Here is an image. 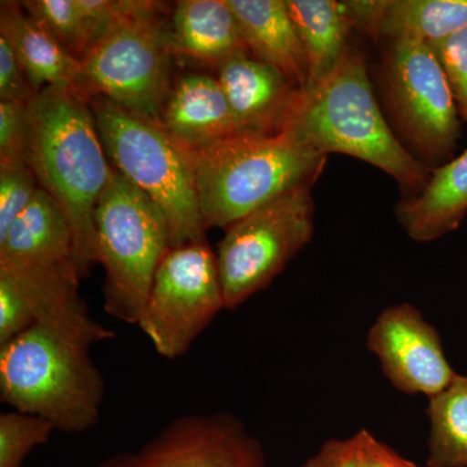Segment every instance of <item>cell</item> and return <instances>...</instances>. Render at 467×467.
I'll return each instance as SVG.
<instances>
[{
    "label": "cell",
    "mask_w": 467,
    "mask_h": 467,
    "mask_svg": "<svg viewBox=\"0 0 467 467\" xmlns=\"http://www.w3.org/2000/svg\"><path fill=\"white\" fill-rule=\"evenodd\" d=\"M368 34L434 46L467 27V0H370Z\"/></svg>",
    "instance_id": "20"
},
{
    "label": "cell",
    "mask_w": 467,
    "mask_h": 467,
    "mask_svg": "<svg viewBox=\"0 0 467 467\" xmlns=\"http://www.w3.org/2000/svg\"><path fill=\"white\" fill-rule=\"evenodd\" d=\"M431 47L450 82L460 119L467 122V27Z\"/></svg>",
    "instance_id": "27"
},
{
    "label": "cell",
    "mask_w": 467,
    "mask_h": 467,
    "mask_svg": "<svg viewBox=\"0 0 467 467\" xmlns=\"http://www.w3.org/2000/svg\"><path fill=\"white\" fill-rule=\"evenodd\" d=\"M73 261L50 266H0V344L78 296Z\"/></svg>",
    "instance_id": "15"
},
{
    "label": "cell",
    "mask_w": 467,
    "mask_h": 467,
    "mask_svg": "<svg viewBox=\"0 0 467 467\" xmlns=\"http://www.w3.org/2000/svg\"><path fill=\"white\" fill-rule=\"evenodd\" d=\"M160 126L186 150L207 149L242 131L217 77L205 73L175 79Z\"/></svg>",
    "instance_id": "14"
},
{
    "label": "cell",
    "mask_w": 467,
    "mask_h": 467,
    "mask_svg": "<svg viewBox=\"0 0 467 467\" xmlns=\"http://www.w3.org/2000/svg\"><path fill=\"white\" fill-rule=\"evenodd\" d=\"M115 337L79 295L73 297L0 344V400L45 418L64 434L90 431L99 423L106 395L91 349Z\"/></svg>",
    "instance_id": "1"
},
{
    "label": "cell",
    "mask_w": 467,
    "mask_h": 467,
    "mask_svg": "<svg viewBox=\"0 0 467 467\" xmlns=\"http://www.w3.org/2000/svg\"><path fill=\"white\" fill-rule=\"evenodd\" d=\"M430 467H467V374L429 399Z\"/></svg>",
    "instance_id": "23"
},
{
    "label": "cell",
    "mask_w": 467,
    "mask_h": 467,
    "mask_svg": "<svg viewBox=\"0 0 467 467\" xmlns=\"http://www.w3.org/2000/svg\"><path fill=\"white\" fill-rule=\"evenodd\" d=\"M395 214L409 238L420 243L459 229L467 214V149L434 169L422 192L399 202Z\"/></svg>",
    "instance_id": "19"
},
{
    "label": "cell",
    "mask_w": 467,
    "mask_h": 467,
    "mask_svg": "<svg viewBox=\"0 0 467 467\" xmlns=\"http://www.w3.org/2000/svg\"><path fill=\"white\" fill-rule=\"evenodd\" d=\"M27 104L0 100V160L23 158Z\"/></svg>",
    "instance_id": "29"
},
{
    "label": "cell",
    "mask_w": 467,
    "mask_h": 467,
    "mask_svg": "<svg viewBox=\"0 0 467 467\" xmlns=\"http://www.w3.org/2000/svg\"><path fill=\"white\" fill-rule=\"evenodd\" d=\"M98 467H267L260 441L226 411L175 418L142 448Z\"/></svg>",
    "instance_id": "11"
},
{
    "label": "cell",
    "mask_w": 467,
    "mask_h": 467,
    "mask_svg": "<svg viewBox=\"0 0 467 467\" xmlns=\"http://www.w3.org/2000/svg\"><path fill=\"white\" fill-rule=\"evenodd\" d=\"M36 95L11 45L0 36V100L27 104Z\"/></svg>",
    "instance_id": "28"
},
{
    "label": "cell",
    "mask_w": 467,
    "mask_h": 467,
    "mask_svg": "<svg viewBox=\"0 0 467 467\" xmlns=\"http://www.w3.org/2000/svg\"><path fill=\"white\" fill-rule=\"evenodd\" d=\"M57 431L45 418L23 411L0 414V467H24L34 448L50 441Z\"/></svg>",
    "instance_id": "25"
},
{
    "label": "cell",
    "mask_w": 467,
    "mask_h": 467,
    "mask_svg": "<svg viewBox=\"0 0 467 467\" xmlns=\"http://www.w3.org/2000/svg\"><path fill=\"white\" fill-rule=\"evenodd\" d=\"M38 189V181L26 160H0V235L7 232Z\"/></svg>",
    "instance_id": "26"
},
{
    "label": "cell",
    "mask_w": 467,
    "mask_h": 467,
    "mask_svg": "<svg viewBox=\"0 0 467 467\" xmlns=\"http://www.w3.org/2000/svg\"><path fill=\"white\" fill-rule=\"evenodd\" d=\"M248 52L306 90L308 61L285 0H227Z\"/></svg>",
    "instance_id": "17"
},
{
    "label": "cell",
    "mask_w": 467,
    "mask_h": 467,
    "mask_svg": "<svg viewBox=\"0 0 467 467\" xmlns=\"http://www.w3.org/2000/svg\"><path fill=\"white\" fill-rule=\"evenodd\" d=\"M0 36L11 45L36 94L46 88L77 90L79 61L48 36L20 2L0 3Z\"/></svg>",
    "instance_id": "21"
},
{
    "label": "cell",
    "mask_w": 467,
    "mask_h": 467,
    "mask_svg": "<svg viewBox=\"0 0 467 467\" xmlns=\"http://www.w3.org/2000/svg\"><path fill=\"white\" fill-rule=\"evenodd\" d=\"M290 129L322 155L343 153L380 169L404 198L422 192L431 175L392 130L370 84L367 58L350 46L324 81L303 90Z\"/></svg>",
    "instance_id": "3"
},
{
    "label": "cell",
    "mask_w": 467,
    "mask_h": 467,
    "mask_svg": "<svg viewBox=\"0 0 467 467\" xmlns=\"http://www.w3.org/2000/svg\"><path fill=\"white\" fill-rule=\"evenodd\" d=\"M112 167L155 202L167 220L171 247L205 242L192 160L161 126L106 98L88 99Z\"/></svg>",
    "instance_id": "6"
},
{
    "label": "cell",
    "mask_w": 467,
    "mask_h": 467,
    "mask_svg": "<svg viewBox=\"0 0 467 467\" xmlns=\"http://www.w3.org/2000/svg\"><path fill=\"white\" fill-rule=\"evenodd\" d=\"M168 39L174 58L214 70L230 57L248 52L227 0L175 3L169 16Z\"/></svg>",
    "instance_id": "16"
},
{
    "label": "cell",
    "mask_w": 467,
    "mask_h": 467,
    "mask_svg": "<svg viewBox=\"0 0 467 467\" xmlns=\"http://www.w3.org/2000/svg\"><path fill=\"white\" fill-rule=\"evenodd\" d=\"M308 61V86L315 88L330 75L349 48L356 29L346 2L285 0Z\"/></svg>",
    "instance_id": "22"
},
{
    "label": "cell",
    "mask_w": 467,
    "mask_h": 467,
    "mask_svg": "<svg viewBox=\"0 0 467 467\" xmlns=\"http://www.w3.org/2000/svg\"><path fill=\"white\" fill-rule=\"evenodd\" d=\"M23 159L69 218L73 263L86 278L97 264L95 209L113 173L88 98L73 88L39 91L27 104Z\"/></svg>",
    "instance_id": "2"
},
{
    "label": "cell",
    "mask_w": 467,
    "mask_h": 467,
    "mask_svg": "<svg viewBox=\"0 0 467 467\" xmlns=\"http://www.w3.org/2000/svg\"><path fill=\"white\" fill-rule=\"evenodd\" d=\"M216 256L226 309L272 284L315 232L312 186L292 190L225 230Z\"/></svg>",
    "instance_id": "9"
},
{
    "label": "cell",
    "mask_w": 467,
    "mask_h": 467,
    "mask_svg": "<svg viewBox=\"0 0 467 467\" xmlns=\"http://www.w3.org/2000/svg\"><path fill=\"white\" fill-rule=\"evenodd\" d=\"M73 254L75 234L69 218L42 187L0 235V266L57 265L73 261Z\"/></svg>",
    "instance_id": "18"
},
{
    "label": "cell",
    "mask_w": 467,
    "mask_h": 467,
    "mask_svg": "<svg viewBox=\"0 0 467 467\" xmlns=\"http://www.w3.org/2000/svg\"><path fill=\"white\" fill-rule=\"evenodd\" d=\"M367 342L398 391L431 399L457 377L438 331L411 304L387 306L371 325Z\"/></svg>",
    "instance_id": "12"
},
{
    "label": "cell",
    "mask_w": 467,
    "mask_h": 467,
    "mask_svg": "<svg viewBox=\"0 0 467 467\" xmlns=\"http://www.w3.org/2000/svg\"><path fill=\"white\" fill-rule=\"evenodd\" d=\"M301 467H361L358 434L348 439H331Z\"/></svg>",
    "instance_id": "30"
},
{
    "label": "cell",
    "mask_w": 467,
    "mask_h": 467,
    "mask_svg": "<svg viewBox=\"0 0 467 467\" xmlns=\"http://www.w3.org/2000/svg\"><path fill=\"white\" fill-rule=\"evenodd\" d=\"M94 221L97 264L106 273L104 310L138 325L159 264L171 247L167 220L146 192L113 168Z\"/></svg>",
    "instance_id": "7"
},
{
    "label": "cell",
    "mask_w": 467,
    "mask_h": 467,
    "mask_svg": "<svg viewBox=\"0 0 467 467\" xmlns=\"http://www.w3.org/2000/svg\"><path fill=\"white\" fill-rule=\"evenodd\" d=\"M379 78L386 115L405 149L432 171L451 161L461 137L460 115L431 46L389 42Z\"/></svg>",
    "instance_id": "8"
},
{
    "label": "cell",
    "mask_w": 467,
    "mask_h": 467,
    "mask_svg": "<svg viewBox=\"0 0 467 467\" xmlns=\"http://www.w3.org/2000/svg\"><path fill=\"white\" fill-rule=\"evenodd\" d=\"M226 309L217 256L207 241L169 248L156 270L138 327L160 356L186 355Z\"/></svg>",
    "instance_id": "10"
},
{
    "label": "cell",
    "mask_w": 467,
    "mask_h": 467,
    "mask_svg": "<svg viewBox=\"0 0 467 467\" xmlns=\"http://www.w3.org/2000/svg\"><path fill=\"white\" fill-rule=\"evenodd\" d=\"M167 3L128 0L79 58L77 91L106 98L135 116L160 125L171 90Z\"/></svg>",
    "instance_id": "5"
},
{
    "label": "cell",
    "mask_w": 467,
    "mask_h": 467,
    "mask_svg": "<svg viewBox=\"0 0 467 467\" xmlns=\"http://www.w3.org/2000/svg\"><path fill=\"white\" fill-rule=\"evenodd\" d=\"M358 434L361 447V467H418L383 441H378L368 430H359Z\"/></svg>",
    "instance_id": "31"
},
{
    "label": "cell",
    "mask_w": 467,
    "mask_h": 467,
    "mask_svg": "<svg viewBox=\"0 0 467 467\" xmlns=\"http://www.w3.org/2000/svg\"><path fill=\"white\" fill-rule=\"evenodd\" d=\"M187 153L207 230H226L285 192L315 186L327 159L292 129L278 134L241 131Z\"/></svg>",
    "instance_id": "4"
},
{
    "label": "cell",
    "mask_w": 467,
    "mask_h": 467,
    "mask_svg": "<svg viewBox=\"0 0 467 467\" xmlns=\"http://www.w3.org/2000/svg\"><path fill=\"white\" fill-rule=\"evenodd\" d=\"M217 79L242 131L278 134L291 128L303 90L248 52L217 67Z\"/></svg>",
    "instance_id": "13"
},
{
    "label": "cell",
    "mask_w": 467,
    "mask_h": 467,
    "mask_svg": "<svg viewBox=\"0 0 467 467\" xmlns=\"http://www.w3.org/2000/svg\"><path fill=\"white\" fill-rule=\"evenodd\" d=\"M27 15L79 61L94 42V33L78 0H26L20 2Z\"/></svg>",
    "instance_id": "24"
}]
</instances>
